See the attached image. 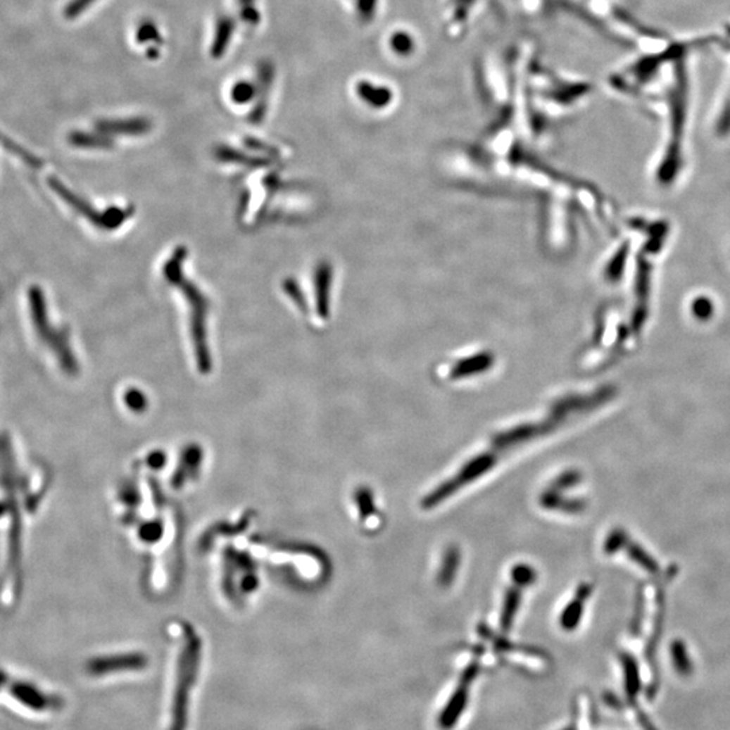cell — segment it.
I'll return each mask as SVG.
<instances>
[{
	"mask_svg": "<svg viewBox=\"0 0 730 730\" xmlns=\"http://www.w3.org/2000/svg\"><path fill=\"white\" fill-rule=\"evenodd\" d=\"M186 249L177 248L175 253L172 255L170 260L164 265V276L167 280H170V284L182 289L188 305L191 307V332H192V341L195 346V355L198 360L199 371L207 374L211 370V357L207 346V332H206V317L208 310V302L204 298L203 294L198 289V287L189 280L184 277L182 265L186 258Z\"/></svg>",
	"mask_w": 730,
	"mask_h": 730,
	"instance_id": "cell-1",
	"label": "cell"
},
{
	"mask_svg": "<svg viewBox=\"0 0 730 730\" xmlns=\"http://www.w3.org/2000/svg\"><path fill=\"white\" fill-rule=\"evenodd\" d=\"M51 184L56 189V192H58L64 198V201H67L76 211L85 215V218H88L89 221L95 223L96 226H99L101 229H117V226L126 221V218L129 215V213L126 210H120V208H110L106 214H99L96 210L91 208L89 204L84 203L80 198L75 196V194L69 192L68 189L64 187L61 183L53 182Z\"/></svg>",
	"mask_w": 730,
	"mask_h": 730,
	"instance_id": "cell-2",
	"label": "cell"
},
{
	"mask_svg": "<svg viewBox=\"0 0 730 730\" xmlns=\"http://www.w3.org/2000/svg\"><path fill=\"white\" fill-rule=\"evenodd\" d=\"M555 424L550 421L543 424H525L511 427L506 432L496 434L493 439V446L496 449H508L511 446L520 445L522 442L530 441L541 434H546Z\"/></svg>",
	"mask_w": 730,
	"mask_h": 730,
	"instance_id": "cell-3",
	"label": "cell"
},
{
	"mask_svg": "<svg viewBox=\"0 0 730 730\" xmlns=\"http://www.w3.org/2000/svg\"><path fill=\"white\" fill-rule=\"evenodd\" d=\"M495 462H496V455L493 452H486V453L477 455L474 459L470 460L465 465H462L459 472L451 480L453 482L456 489L460 490L465 484L475 482L477 477L489 472L495 465Z\"/></svg>",
	"mask_w": 730,
	"mask_h": 730,
	"instance_id": "cell-4",
	"label": "cell"
},
{
	"mask_svg": "<svg viewBox=\"0 0 730 730\" xmlns=\"http://www.w3.org/2000/svg\"><path fill=\"white\" fill-rule=\"evenodd\" d=\"M11 696L17 699L20 705L25 707L34 710V712H42L51 707V698L41 693L37 687L29 683H15L11 687Z\"/></svg>",
	"mask_w": 730,
	"mask_h": 730,
	"instance_id": "cell-5",
	"label": "cell"
},
{
	"mask_svg": "<svg viewBox=\"0 0 730 730\" xmlns=\"http://www.w3.org/2000/svg\"><path fill=\"white\" fill-rule=\"evenodd\" d=\"M152 123L148 119L137 118L126 120H106L98 125L99 130L114 134H126V136H139L149 132Z\"/></svg>",
	"mask_w": 730,
	"mask_h": 730,
	"instance_id": "cell-6",
	"label": "cell"
},
{
	"mask_svg": "<svg viewBox=\"0 0 730 730\" xmlns=\"http://www.w3.org/2000/svg\"><path fill=\"white\" fill-rule=\"evenodd\" d=\"M540 505L545 510H556V511H562V512H568V514H577L586 508L584 501L565 499L562 496V493H559L550 487L541 493Z\"/></svg>",
	"mask_w": 730,
	"mask_h": 730,
	"instance_id": "cell-7",
	"label": "cell"
},
{
	"mask_svg": "<svg viewBox=\"0 0 730 730\" xmlns=\"http://www.w3.org/2000/svg\"><path fill=\"white\" fill-rule=\"evenodd\" d=\"M681 167L679 146L676 144L668 148V152L662 158V164L657 170V179L662 186H669L678 176Z\"/></svg>",
	"mask_w": 730,
	"mask_h": 730,
	"instance_id": "cell-8",
	"label": "cell"
},
{
	"mask_svg": "<svg viewBox=\"0 0 730 730\" xmlns=\"http://www.w3.org/2000/svg\"><path fill=\"white\" fill-rule=\"evenodd\" d=\"M460 561H461V553L459 548L452 545L449 546L442 558L441 567L439 571L437 581L441 587H449L459 571Z\"/></svg>",
	"mask_w": 730,
	"mask_h": 730,
	"instance_id": "cell-9",
	"label": "cell"
},
{
	"mask_svg": "<svg viewBox=\"0 0 730 730\" xmlns=\"http://www.w3.org/2000/svg\"><path fill=\"white\" fill-rule=\"evenodd\" d=\"M522 589L517 587V586H511L510 589H508L506 594H505V599H503V608H502V612H501V628L503 631H509L514 619H515V615L520 610V606H521V599H522Z\"/></svg>",
	"mask_w": 730,
	"mask_h": 730,
	"instance_id": "cell-10",
	"label": "cell"
},
{
	"mask_svg": "<svg viewBox=\"0 0 730 730\" xmlns=\"http://www.w3.org/2000/svg\"><path fill=\"white\" fill-rule=\"evenodd\" d=\"M465 703H467V688H465V686H461L455 693V696H452L449 705L446 706V709L442 713L441 725L443 728L453 726V724L458 721V718L462 713Z\"/></svg>",
	"mask_w": 730,
	"mask_h": 730,
	"instance_id": "cell-11",
	"label": "cell"
},
{
	"mask_svg": "<svg viewBox=\"0 0 730 730\" xmlns=\"http://www.w3.org/2000/svg\"><path fill=\"white\" fill-rule=\"evenodd\" d=\"M584 610V600L575 596L561 612L560 625L564 630H575L581 621V615Z\"/></svg>",
	"mask_w": 730,
	"mask_h": 730,
	"instance_id": "cell-12",
	"label": "cell"
},
{
	"mask_svg": "<svg viewBox=\"0 0 730 730\" xmlns=\"http://www.w3.org/2000/svg\"><path fill=\"white\" fill-rule=\"evenodd\" d=\"M627 553L631 560L638 564L641 568H644L649 574H657L659 572V564L655 560L643 546L638 543H628L627 545Z\"/></svg>",
	"mask_w": 730,
	"mask_h": 730,
	"instance_id": "cell-13",
	"label": "cell"
},
{
	"mask_svg": "<svg viewBox=\"0 0 730 730\" xmlns=\"http://www.w3.org/2000/svg\"><path fill=\"white\" fill-rule=\"evenodd\" d=\"M671 656H672L674 665H675V668H676V671L679 674H681V675H690L691 674L693 664H691V660H690L687 648H686L683 641L676 640V641L672 643V646H671Z\"/></svg>",
	"mask_w": 730,
	"mask_h": 730,
	"instance_id": "cell-14",
	"label": "cell"
},
{
	"mask_svg": "<svg viewBox=\"0 0 730 730\" xmlns=\"http://www.w3.org/2000/svg\"><path fill=\"white\" fill-rule=\"evenodd\" d=\"M233 29H234V23L230 19H222V20H220V25H218V29H217V35H215V39H214V45H213V56L214 57H221L222 53L225 51L229 41H230Z\"/></svg>",
	"mask_w": 730,
	"mask_h": 730,
	"instance_id": "cell-15",
	"label": "cell"
},
{
	"mask_svg": "<svg viewBox=\"0 0 730 730\" xmlns=\"http://www.w3.org/2000/svg\"><path fill=\"white\" fill-rule=\"evenodd\" d=\"M355 501H356L357 509H358L361 518L367 520L374 514L376 506H375L374 495L370 489L360 487L355 493Z\"/></svg>",
	"mask_w": 730,
	"mask_h": 730,
	"instance_id": "cell-16",
	"label": "cell"
},
{
	"mask_svg": "<svg viewBox=\"0 0 730 730\" xmlns=\"http://www.w3.org/2000/svg\"><path fill=\"white\" fill-rule=\"evenodd\" d=\"M628 543V533L621 527H615L608 534L605 543H603V549H605L606 555H615L622 548H627Z\"/></svg>",
	"mask_w": 730,
	"mask_h": 730,
	"instance_id": "cell-17",
	"label": "cell"
},
{
	"mask_svg": "<svg viewBox=\"0 0 730 730\" xmlns=\"http://www.w3.org/2000/svg\"><path fill=\"white\" fill-rule=\"evenodd\" d=\"M329 268L321 267L317 271L315 276V284H317V295H318V307L321 308L322 315L327 313V289H329Z\"/></svg>",
	"mask_w": 730,
	"mask_h": 730,
	"instance_id": "cell-18",
	"label": "cell"
},
{
	"mask_svg": "<svg viewBox=\"0 0 730 730\" xmlns=\"http://www.w3.org/2000/svg\"><path fill=\"white\" fill-rule=\"evenodd\" d=\"M649 287H650V267L648 265L646 261L640 260L638 261V268H637L636 294H637V296L641 301H644V303H646V298L649 295Z\"/></svg>",
	"mask_w": 730,
	"mask_h": 730,
	"instance_id": "cell-19",
	"label": "cell"
},
{
	"mask_svg": "<svg viewBox=\"0 0 730 730\" xmlns=\"http://www.w3.org/2000/svg\"><path fill=\"white\" fill-rule=\"evenodd\" d=\"M536 577H537L536 571L530 565H527V564H517L511 569L512 584L520 587V589H524V587L530 586L536 580Z\"/></svg>",
	"mask_w": 730,
	"mask_h": 730,
	"instance_id": "cell-20",
	"label": "cell"
},
{
	"mask_svg": "<svg viewBox=\"0 0 730 730\" xmlns=\"http://www.w3.org/2000/svg\"><path fill=\"white\" fill-rule=\"evenodd\" d=\"M714 307L713 301L705 295H700V296H696V299L693 301L691 303V313L693 315L696 317V320L699 321H709L712 320V317L714 315Z\"/></svg>",
	"mask_w": 730,
	"mask_h": 730,
	"instance_id": "cell-21",
	"label": "cell"
},
{
	"mask_svg": "<svg viewBox=\"0 0 730 730\" xmlns=\"http://www.w3.org/2000/svg\"><path fill=\"white\" fill-rule=\"evenodd\" d=\"M581 482V474L577 471V470H567L564 471L562 474L558 476L552 483H550V489L562 493L565 490H569L572 487H575L577 484H579Z\"/></svg>",
	"mask_w": 730,
	"mask_h": 730,
	"instance_id": "cell-22",
	"label": "cell"
},
{
	"mask_svg": "<svg viewBox=\"0 0 730 730\" xmlns=\"http://www.w3.org/2000/svg\"><path fill=\"white\" fill-rule=\"evenodd\" d=\"M622 664L625 668V676H627V688L630 694H634L638 687V667L634 662V659L629 655H622Z\"/></svg>",
	"mask_w": 730,
	"mask_h": 730,
	"instance_id": "cell-23",
	"label": "cell"
},
{
	"mask_svg": "<svg viewBox=\"0 0 730 730\" xmlns=\"http://www.w3.org/2000/svg\"><path fill=\"white\" fill-rule=\"evenodd\" d=\"M255 94V88L253 85L246 83V82H242V83H238L236 87L233 88L232 91V96L233 99L237 103H246L248 101L252 99Z\"/></svg>",
	"mask_w": 730,
	"mask_h": 730,
	"instance_id": "cell-24",
	"label": "cell"
},
{
	"mask_svg": "<svg viewBox=\"0 0 730 730\" xmlns=\"http://www.w3.org/2000/svg\"><path fill=\"white\" fill-rule=\"evenodd\" d=\"M95 0H73L72 3H69L68 7L65 8V17L76 18L77 15H80L85 8L92 4Z\"/></svg>",
	"mask_w": 730,
	"mask_h": 730,
	"instance_id": "cell-25",
	"label": "cell"
},
{
	"mask_svg": "<svg viewBox=\"0 0 730 730\" xmlns=\"http://www.w3.org/2000/svg\"><path fill=\"white\" fill-rule=\"evenodd\" d=\"M627 255H628V249H622V251L617 255L615 260L612 261L609 273H610L612 276H614V277H619L621 273L624 272V265H625V263H627Z\"/></svg>",
	"mask_w": 730,
	"mask_h": 730,
	"instance_id": "cell-26",
	"label": "cell"
},
{
	"mask_svg": "<svg viewBox=\"0 0 730 730\" xmlns=\"http://www.w3.org/2000/svg\"><path fill=\"white\" fill-rule=\"evenodd\" d=\"M644 596L641 593L637 594V599H636V612L633 615V630L634 633L638 631L640 625H641V619H643V614H644Z\"/></svg>",
	"mask_w": 730,
	"mask_h": 730,
	"instance_id": "cell-27",
	"label": "cell"
},
{
	"mask_svg": "<svg viewBox=\"0 0 730 730\" xmlns=\"http://www.w3.org/2000/svg\"><path fill=\"white\" fill-rule=\"evenodd\" d=\"M126 403L129 405V408H132L133 410H141V408H145V405H146L144 395L137 390L130 391L126 395Z\"/></svg>",
	"mask_w": 730,
	"mask_h": 730,
	"instance_id": "cell-28",
	"label": "cell"
},
{
	"mask_svg": "<svg viewBox=\"0 0 730 730\" xmlns=\"http://www.w3.org/2000/svg\"><path fill=\"white\" fill-rule=\"evenodd\" d=\"M157 33H158V32H157V29L154 27V25H152V23H144V25L139 27V30H138V41H139V42H141V41H145V39L149 41V39H152V38L158 37Z\"/></svg>",
	"mask_w": 730,
	"mask_h": 730,
	"instance_id": "cell-29",
	"label": "cell"
},
{
	"mask_svg": "<svg viewBox=\"0 0 730 730\" xmlns=\"http://www.w3.org/2000/svg\"><path fill=\"white\" fill-rule=\"evenodd\" d=\"M593 590H594V586H593L591 583H581V584L577 586L575 596L580 598L581 600L586 602V600L591 596V594H593Z\"/></svg>",
	"mask_w": 730,
	"mask_h": 730,
	"instance_id": "cell-30",
	"label": "cell"
},
{
	"mask_svg": "<svg viewBox=\"0 0 730 730\" xmlns=\"http://www.w3.org/2000/svg\"><path fill=\"white\" fill-rule=\"evenodd\" d=\"M4 679H6V675H4L3 672H0V687H1V684L4 683Z\"/></svg>",
	"mask_w": 730,
	"mask_h": 730,
	"instance_id": "cell-31",
	"label": "cell"
}]
</instances>
